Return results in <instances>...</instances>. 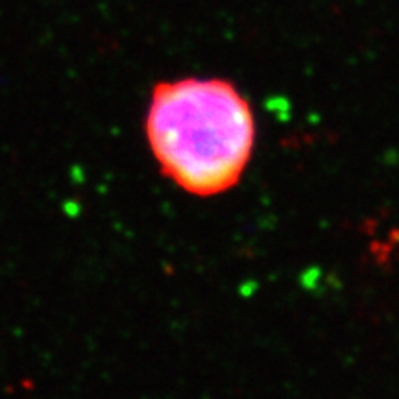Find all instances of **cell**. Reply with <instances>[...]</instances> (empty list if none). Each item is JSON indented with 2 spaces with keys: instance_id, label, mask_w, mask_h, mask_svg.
<instances>
[{
  "instance_id": "obj_1",
  "label": "cell",
  "mask_w": 399,
  "mask_h": 399,
  "mask_svg": "<svg viewBox=\"0 0 399 399\" xmlns=\"http://www.w3.org/2000/svg\"><path fill=\"white\" fill-rule=\"evenodd\" d=\"M145 135L166 180L211 198L239 183L257 133L252 106L233 83L189 76L154 85Z\"/></svg>"
}]
</instances>
